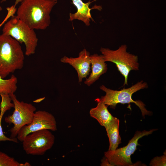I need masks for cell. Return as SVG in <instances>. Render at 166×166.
<instances>
[{"label":"cell","mask_w":166,"mask_h":166,"mask_svg":"<svg viewBox=\"0 0 166 166\" xmlns=\"http://www.w3.org/2000/svg\"><path fill=\"white\" fill-rule=\"evenodd\" d=\"M2 117L0 116V143L2 141H10L14 143H18V140L17 137L11 138L8 137L4 134L1 122Z\"/></svg>","instance_id":"d6986e66"},{"label":"cell","mask_w":166,"mask_h":166,"mask_svg":"<svg viewBox=\"0 0 166 166\" xmlns=\"http://www.w3.org/2000/svg\"><path fill=\"white\" fill-rule=\"evenodd\" d=\"M156 129L149 131H137L133 137L129 140L126 146L114 150H108L104 153V156L113 165L128 166L132 164L131 155L137 149V146L140 145L138 140L144 136L152 134Z\"/></svg>","instance_id":"ba28073f"},{"label":"cell","mask_w":166,"mask_h":166,"mask_svg":"<svg viewBox=\"0 0 166 166\" xmlns=\"http://www.w3.org/2000/svg\"><path fill=\"white\" fill-rule=\"evenodd\" d=\"M91 73L84 81L85 84L89 86L98 80L102 74L106 73L108 68L103 55L97 53L90 55Z\"/></svg>","instance_id":"7c38bea8"},{"label":"cell","mask_w":166,"mask_h":166,"mask_svg":"<svg viewBox=\"0 0 166 166\" xmlns=\"http://www.w3.org/2000/svg\"><path fill=\"white\" fill-rule=\"evenodd\" d=\"M2 10V7L0 6V11ZM0 24H1V23H0Z\"/></svg>","instance_id":"603a6c76"},{"label":"cell","mask_w":166,"mask_h":166,"mask_svg":"<svg viewBox=\"0 0 166 166\" xmlns=\"http://www.w3.org/2000/svg\"><path fill=\"white\" fill-rule=\"evenodd\" d=\"M10 96L14 105V110L12 115L5 118V121L6 123L13 124L10 129V137L14 138L17 137L23 126L31 123L36 108L31 103L19 101L14 93Z\"/></svg>","instance_id":"8992f818"},{"label":"cell","mask_w":166,"mask_h":166,"mask_svg":"<svg viewBox=\"0 0 166 166\" xmlns=\"http://www.w3.org/2000/svg\"><path fill=\"white\" fill-rule=\"evenodd\" d=\"M119 120L116 117L105 128L109 143V150H114L117 148L121 139L119 132Z\"/></svg>","instance_id":"5bb4252c"},{"label":"cell","mask_w":166,"mask_h":166,"mask_svg":"<svg viewBox=\"0 0 166 166\" xmlns=\"http://www.w3.org/2000/svg\"><path fill=\"white\" fill-rule=\"evenodd\" d=\"M2 100L0 104V116L3 117L5 113L14 107V105L11 102L12 100L10 95L6 93L0 94Z\"/></svg>","instance_id":"e0dca14e"},{"label":"cell","mask_w":166,"mask_h":166,"mask_svg":"<svg viewBox=\"0 0 166 166\" xmlns=\"http://www.w3.org/2000/svg\"><path fill=\"white\" fill-rule=\"evenodd\" d=\"M55 139L50 130L45 129L34 132L27 135L23 140V149L27 154L43 155L52 148Z\"/></svg>","instance_id":"52a82bcc"},{"label":"cell","mask_w":166,"mask_h":166,"mask_svg":"<svg viewBox=\"0 0 166 166\" xmlns=\"http://www.w3.org/2000/svg\"><path fill=\"white\" fill-rule=\"evenodd\" d=\"M57 0H23L17 16L34 30H44L51 23L50 14Z\"/></svg>","instance_id":"6da1fadb"},{"label":"cell","mask_w":166,"mask_h":166,"mask_svg":"<svg viewBox=\"0 0 166 166\" xmlns=\"http://www.w3.org/2000/svg\"><path fill=\"white\" fill-rule=\"evenodd\" d=\"M101 166H113L109 161L108 159L105 156L101 160Z\"/></svg>","instance_id":"44dd1931"},{"label":"cell","mask_w":166,"mask_h":166,"mask_svg":"<svg viewBox=\"0 0 166 166\" xmlns=\"http://www.w3.org/2000/svg\"><path fill=\"white\" fill-rule=\"evenodd\" d=\"M97 103L96 107L91 108L89 111L90 116L96 119L99 124L105 128L114 119L109 112L108 106L104 103L99 98L95 100Z\"/></svg>","instance_id":"4fadbf2b"},{"label":"cell","mask_w":166,"mask_h":166,"mask_svg":"<svg viewBox=\"0 0 166 166\" xmlns=\"http://www.w3.org/2000/svg\"><path fill=\"white\" fill-rule=\"evenodd\" d=\"M72 0V3L77 8V11L73 14H69V21H72L74 20L77 19L83 22L87 26L90 25L91 20L94 21L91 16V10L93 9H97L101 10L102 9L101 6L97 5L91 8H89V5L92 2L97 0H94L92 2L89 1L86 3L83 2L82 0Z\"/></svg>","instance_id":"8fae6325"},{"label":"cell","mask_w":166,"mask_h":166,"mask_svg":"<svg viewBox=\"0 0 166 166\" xmlns=\"http://www.w3.org/2000/svg\"><path fill=\"white\" fill-rule=\"evenodd\" d=\"M17 78L14 75L7 79L2 78L0 75V94L6 93L10 95L14 93L17 90Z\"/></svg>","instance_id":"9a60e30c"},{"label":"cell","mask_w":166,"mask_h":166,"mask_svg":"<svg viewBox=\"0 0 166 166\" xmlns=\"http://www.w3.org/2000/svg\"><path fill=\"white\" fill-rule=\"evenodd\" d=\"M28 162L20 163L13 157L0 151V166H30Z\"/></svg>","instance_id":"2e32d148"},{"label":"cell","mask_w":166,"mask_h":166,"mask_svg":"<svg viewBox=\"0 0 166 166\" xmlns=\"http://www.w3.org/2000/svg\"><path fill=\"white\" fill-rule=\"evenodd\" d=\"M60 61L68 63L73 67L77 72L78 82L81 83L84 78H86L90 72L91 61L89 52L84 49L80 51L77 57H68L64 56Z\"/></svg>","instance_id":"30bf717a"},{"label":"cell","mask_w":166,"mask_h":166,"mask_svg":"<svg viewBox=\"0 0 166 166\" xmlns=\"http://www.w3.org/2000/svg\"><path fill=\"white\" fill-rule=\"evenodd\" d=\"M23 0H15V4L14 5L15 6H16L19 2H22V1ZM6 0H2L1 1V2H3L6 1Z\"/></svg>","instance_id":"7402d4cb"},{"label":"cell","mask_w":166,"mask_h":166,"mask_svg":"<svg viewBox=\"0 0 166 166\" xmlns=\"http://www.w3.org/2000/svg\"><path fill=\"white\" fill-rule=\"evenodd\" d=\"M127 49L126 45H123L116 50L104 48L100 49L105 61L115 64L118 70L124 77V85H128V79L130 71L138 70L139 66L138 56L127 52Z\"/></svg>","instance_id":"5b68a950"},{"label":"cell","mask_w":166,"mask_h":166,"mask_svg":"<svg viewBox=\"0 0 166 166\" xmlns=\"http://www.w3.org/2000/svg\"><path fill=\"white\" fill-rule=\"evenodd\" d=\"M2 34L10 36L25 46V54L29 56L35 53L38 38L34 30L30 28L17 16L13 15L4 25Z\"/></svg>","instance_id":"3957f363"},{"label":"cell","mask_w":166,"mask_h":166,"mask_svg":"<svg viewBox=\"0 0 166 166\" xmlns=\"http://www.w3.org/2000/svg\"><path fill=\"white\" fill-rule=\"evenodd\" d=\"M148 88L147 83L143 81L137 82L129 88H124L120 90L110 89L102 85L100 86V89L105 93V95L101 97L100 99L105 105L112 109H114L119 103L124 104L134 103L139 107L143 116H144L150 114V112L146 109L145 104L142 101L133 100L132 96L137 91Z\"/></svg>","instance_id":"277c9868"},{"label":"cell","mask_w":166,"mask_h":166,"mask_svg":"<svg viewBox=\"0 0 166 166\" xmlns=\"http://www.w3.org/2000/svg\"><path fill=\"white\" fill-rule=\"evenodd\" d=\"M7 14L4 20L0 24V28L5 23V22L11 16L14 15V12L11 9H9L7 10Z\"/></svg>","instance_id":"ffe728a7"},{"label":"cell","mask_w":166,"mask_h":166,"mask_svg":"<svg viewBox=\"0 0 166 166\" xmlns=\"http://www.w3.org/2000/svg\"><path fill=\"white\" fill-rule=\"evenodd\" d=\"M166 153L160 157H156L154 158L151 161L150 163V166H166Z\"/></svg>","instance_id":"ac0fdd59"},{"label":"cell","mask_w":166,"mask_h":166,"mask_svg":"<svg viewBox=\"0 0 166 166\" xmlns=\"http://www.w3.org/2000/svg\"><path fill=\"white\" fill-rule=\"evenodd\" d=\"M45 129L53 131L57 130V122L54 117L45 111H36L31 123L23 126L20 129L17 138L18 140L22 142L28 134Z\"/></svg>","instance_id":"9c48e42d"},{"label":"cell","mask_w":166,"mask_h":166,"mask_svg":"<svg viewBox=\"0 0 166 166\" xmlns=\"http://www.w3.org/2000/svg\"><path fill=\"white\" fill-rule=\"evenodd\" d=\"M25 57L20 43L11 36L0 35V75L5 78L10 73L21 69Z\"/></svg>","instance_id":"7a4b0ae2"}]
</instances>
